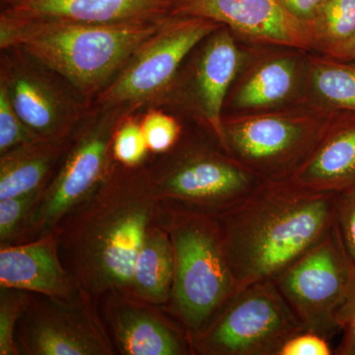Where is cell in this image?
I'll return each instance as SVG.
<instances>
[{"mask_svg":"<svg viewBox=\"0 0 355 355\" xmlns=\"http://www.w3.org/2000/svg\"><path fill=\"white\" fill-rule=\"evenodd\" d=\"M338 193L263 182L214 218L239 289L275 280L335 227Z\"/></svg>","mask_w":355,"mask_h":355,"instance_id":"obj_1","label":"cell"},{"mask_svg":"<svg viewBox=\"0 0 355 355\" xmlns=\"http://www.w3.org/2000/svg\"><path fill=\"white\" fill-rule=\"evenodd\" d=\"M166 19L96 24L2 11L0 46L21 51L90 98L113 81Z\"/></svg>","mask_w":355,"mask_h":355,"instance_id":"obj_2","label":"cell"},{"mask_svg":"<svg viewBox=\"0 0 355 355\" xmlns=\"http://www.w3.org/2000/svg\"><path fill=\"white\" fill-rule=\"evenodd\" d=\"M171 225L176 263L172 297L178 316L195 336L240 289L214 218L174 214Z\"/></svg>","mask_w":355,"mask_h":355,"instance_id":"obj_3","label":"cell"},{"mask_svg":"<svg viewBox=\"0 0 355 355\" xmlns=\"http://www.w3.org/2000/svg\"><path fill=\"white\" fill-rule=\"evenodd\" d=\"M272 280L243 287L193 338L200 354L279 355L292 336L304 331Z\"/></svg>","mask_w":355,"mask_h":355,"instance_id":"obj_4","label":"cell"},{"mask_svg":"<svg viewBox=\"0 0 355 355\" xmlns=\"http://www.w3.org/2000/svg\"><path fill=\"white\" fill-rule=\"evenodd\" d=\"M333 121L259 114L223 121L224 149L261 182L286 181L307 160Z\"/></svg>","mask_w":355,"mask_h":355,"instance_id":"obj_5","label":"cell"},{"mask_svg":"<svg viewBox=\"0 0 355 355\" xmlns=\"http://www.w3.org/2000/svg\"><path fill=\"white\" fill-rule=\"evenodd\" d=\"M354 273L334 227L273 282L304 330L330 342L340 331L338 314L349 295Z\"/></svg>","mask_w":355,"mask_h":355,"instance_id":"obj_6","label":"cell"},{"mask_svg":"<svg viewBox=\"0 0 355 355\" xmlns=\"http://www.w3.org/2000/svg\"><path fill=\"white\" fill-rule=\"evenodd\" d=\"M217 29L218 23L205 18L170 16L97 96L98 106L111 111L160 94L187 55Z\"/></svg>","mask_w":355,"mask_h":355,"instance_id":"obj_7","label":"cell"},{"mask_svg":"<svg viewBox=\"0 0 355 355\" xmlns=\"http://www.w3.org/2000/svg\"><path fill=\"white\" fill-rule=\"evenodd\" d=\"M263 183L232 155L210 149L184 151L159 179L161 197L178 205L174 214L216 218Z\"/></svg>","mask_w":355,"mask_h":355,"instance_id":"obj_8","label":"cell"},{"mask_svg":"<svg viewBox=\"0 0 355 355\" xmlns=\"http://www.w3.org/2000/svg\"><path fill=\"white\" fill-rule=\"evenodd\" d=\"M148 200H128L96 220L81 253V275L90 289L132 286L150 219Z\"/></svg>","mask_w":355,"mask_h":355,"instance_id":"obj_9","label":"cell"},{"mask_svg":"<svg viewBox=\"0 0 355 355\" xmlns=\"http://www.w3.org/2000/svg\"><path fill=\"white\" fill-rule=\"evenodd\" d=\"M172 16L212 20L258 43L315 48L310 26L293 17L279 0H174Z\"/></svg>","mask_w":355,"mask_h":355,"instance_id":"obj_10","label":"cell"},{"mask_svg":"<svg viewBox=\"0 0 355 355\" xmlns=\"http://www.w3.org/2000/svg\"><path fill=\"white\" fill-rule=\"evenodd\" d=\"M114 114L84 133L31 216L30 225L46 228L83 200L102 175L116 123Z\"/></svg>","mask_w":355,"mask_h":355,"instance_id":"obj_11","label":"cell"},{"mask_svg":"<svg viewBox=\"0 0 355 355\" xmlns=\"http://www.w3.org/2000/svg\"><path fill=\"white\" fill-rule=\"evenodd\" d=\"M2 58L1 85L21 121L40 139H62L77 119V107L38 70Z\"/></svg>","mask_w":355,"mask_h":355,"instance_id":"obj_12","label":"cell"},{"mask_svg":"<svg viewBox=\"0 0 355 355\" xmlns=\"http://www.w3.org/2000/svg\"><path fill=\"white\" fill-rule=\"evenodd\" d=\"M3 11L24 17L96 23L150 22L172 16L174 0H3Z\"/></svg>","mask_w":355,"mask_h":355,"instance_id":"obj_13","label":"cell"},{"mask_svg":"<svg viewBox=\"0 0 355 355\" xmlns=\"http://www.w3.org/2000/svg\"><path fill=\"white\" fill-rule=\"evenodd\" d=\"M322 193H338L355 184V114L333 121L307 160L291 178Z\"/></svg>","mask_w":355,"mask_h":355,"instance_id":"obj_14","label":"cell"},{"mask_svg":"<svg viewBox=\"0 0 355 355\" xmlns=\"http://www.w3.org/2000/svg\"><path fill=\"white\" fill-rule=\"evenodd\" d=\"M241 62V53L231 32L217 29L209 36L198 62L196 93L203 118L224 148L222 108Z\"/></svg>","mask_w":355,"mask_h":355,"instance_id":"obj_15","label":"cell"},{"mask_svg":"<svg viewBox=\"0 0 355 355\" xmlns=\"http://www.w3.org/2000/svg\"><path fill=\"white\" fill-rule=\"evenodd\" d=\"M0 284L2 288L25 289L53 297H64L69 291L67 273L51 238L2 249Z\"/></svg>","mask_w":355,"mask_h":355,"instance_id":"obj_16","label":"cell"},{"mask_svg":"<svg viewBox=\"0 0 355 355\" xmlns=\"http://www.w3.org/2000/svg\"><path fill=\"white\" fill-rule=\"evenodd\" d=\"M60 140H35L1 154L0 200L39 191L57 157Z\"/></svg>","mask_w":355,"mask_h":355,"instance_id":"obj_17","label":"cell"},{"mask_svg":"<svg viewBox=\"0 0 355 355\" xmlns=\"http://www.w3.org/2000/svg\"><path fill=\"white\" fill-rule=\"evenodd\" d=\"M297 64L277 57L257 64L236 90L233 105L240 110L272 108L291 97L297 86Z\"/></svg>","mask_w":355,"mask_h":355,"instance_id":"obj_18","label":"cell"},{"mask_svg":"<svg viewBox=\"0 0 355 355\" xmlns=\"http://www.w3.org/2000/svg\"><path fill=\"white\" fill-rule=\"evenodd\" d=\"M29 335L27 345L33 354L93 355L108 352L89 324L69 314L40 320Z\"/></svg>","mask_w":355,"mask_h":355,"instance_id":"obj_19","label":"cell"},{"mask_svg":"<svg viewBox=\"0 0 355 355\" xmlns=\"http://www.w3.org/2000/svg\"><path fill=\"white\" fill-rule=\"evenodd\" d=\"M121 352L128 355L187 354L181 336L160 320L139 310L120 311L114 320Z\"/></svg>","mask_w":355,"mask_h":355,"instance_id":"obj_20","label":"cell"},{"mask_svg":"<svg viewBox=\"0 0 355 355\" xmlns=\"http://www.w3.org/2000/svg\"><path fill=\"white\" fill-rule=\"evenodd\" d=\"M175 268L170 233L157 228L148 231L135 263L132 286L147 300L165 302L172 296Z\"/></svg>","mask_w":355,"mask_h":355,"instance_id":"obj_21","label":"cell"},{"mask_svg":"<svg viewBox=\"0 0 355 355\" xmlns=\"http://www.w3.org/2000/svg\"><path fill=\"white\" fill-rule=\"evenodd\" d=\"M310 28L315 49L330 55L355 35V0H328Z\"/></svg>","mask_w":355,"mask_h":355,"instance_id":"obj_22","label":"cell"},{"mask_svg":"<svg viewBox=\"0 0 355 355\" xmlns=\"http://www.w3.org/2000/svg\"><path fill=\"white\" fill-rule=\"evenodd\" d=\"M312 81L324 102L355 114V65L333 58L316 60L313 64Z\"/></svg>","mask_w":355,"mask_h":355,"instance_id":"obj_23","label":"cell"},{"mask_svg":"<svg viewBox=\"0 0 355 355\" xmlns=\"http://www.w3.org/2000/svg\"><path fill=\"white\" fill-rule=\"evenodd\" d=\"M140 127L147 147L153 153H161L170 150L181 135L179 123L173 116L162 112H149L140 123Z\"/></svg>","mask_w":355,"mask_h":355,"instance_id":"obj_24","label":"cell"},{"mask_svg":"<svg viewBox=\"0 0 355 355\" xmlns=\"http://www.w3.org/2000/svg\"><path fill=\"white\" fill-rule=\"evenodd\" d=\"M148 147L139 123L128 119L114 133L113 153L116 161L133 167L146 157Z\"/></svg>","mask_w":355,"mask_h":355,"instance_id":"obj_25","label":"cell"},{"mask_svg":"<svg viewBox=\"0 0 355 355\" xmlns=\"http://www.w3.org/2000/svg\"><path fill=\"white\" fill-rule=\"evenodd\" d=\"M38 139L14 111L6 88L0 84V153Z\"/></svg>","mask_w":355,"mask_h":355,"instance_id":"obj_26","label":"cell"},{"mask_svg":"<svg viewBox=\"0 0 355 355\" xmlns=\"http://www.w3.org/2000/svg\"><path fill=\"white\" fill-rule=\"evenodd\" d=\"M335 227L343 250L355 270V184L338 193Z\"/></svg>","mask_w":355,"mask_h":355,"instance_id":"obj_27","label":"cell"},{"mask_svg":"<svg viewBox=\"0 0 355 355\" xmlns=\"http://www.w3.org/2000/svg\"><path fill=\"white\" fill-rule=\"evenodd\" d=\"M38 196L39 191H37L31 195L0 200V239L2 242L15 233Z\"/></svg>","mask_w":355,"mask_h":355,"instance_id":"obj_28","label":"cell"},{"mask_svg":"<svg viewBox=\"0 0 355 355\" xmlns=\"http://www.w3.org/2000/svg\"><path fill=\"white\" fill-rule=\"evenodd\" d=\"M2 293L0 304V354H16L13 331L21 305V294L7 292Z\"/></svg>","mask_w":355,"mask_h":355,"instance_id":"obj_29","label":"cell"},{"mask_svg":"<svg viewBox=\"0 0 355 355\" xmlns=\"http://www.w3.org/2000/svg\"><path fill=\"white\" fill-rule=\"evenodd\" d=\"M338 326L343 333L342 340L334 349V354L355 355V270L349 295L338 314Z\"/></svg>","mask_w":355,"mask_h":355,"instance_id":"obj_30","label":"cell"},{"mask_svg":"<svg viewBox=\"0 0 355 355\" xmlns=\"http://www.w3.org/2000/svg\"><path fill=\"white\" fill-rule=\"evenodd\" d=\"M330 342L323 336L304 331L292 336L280 349L279 355H331Z\"/></svg>","mask_w":355,"mask_h":355,"instance_id":"obj_31","label":"cell"},{"mask_svg":"<svg viewBox=\"0 0 355 355\" xmlns=\"http://www.w3.org/2000/svg\"><path fill=\"white\" fill-rule=\"evenodd\" d=\"M296 19L311 25L328 0H279Z\"/></svg>","mask_w":355,"mask_h":355,"instance_id":"obj_32","label":"cell"},{"mask_svg":"<svg viewBox=\"0 0 355 355\" xmlns=\"http://www.w3.org/2000/svg\"><path fill=\"white\" fill-rule=\"evenodd\" d=\"M329 58L333 60H338V62H354L355 60V35L342 46L333 51Z\"/></svg>","mask_w":355,"mask_h":355,"instance_id":"obj_33","label":"cell"}]
</instances>
